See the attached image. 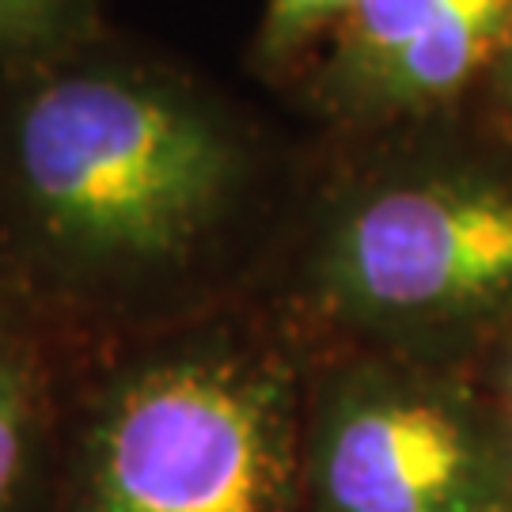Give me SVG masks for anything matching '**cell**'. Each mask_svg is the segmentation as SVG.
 Masks as SVG:
<instances>
[{
    "mask_svg": "<svg viewBox=\"0 0 512 512\" xmlns=\"http://www.w3.org/2000/svg\"><path fill=\"white\" fill-rule=\"evenodd\" d=\"M300 186L160 65L76 46L0 80V274L80 353L251 304Z\"/></svg>",
    "mask_w": 512,
    "mask_h": 512,
    "instance_id": "obj_1",
    "label": "cell"
},
{
    "mask_svg": "<svg viewBox=\"0 0 512 512\" xmlns=\"http://www.w3.org/2000/svg\"><path fill=\"white\" fill-rule=\"evenodd\" d=\"M448 4L452 0H357V8L327 38V54L315 84L319 110L330 114L365 76L376 73L395 50H403Z\"/></svg>",
    "mask_w": 512,
    "mask_h": 512,
    "instance_id": "obj_6",
    "label": "cell"
},
{
    "mask_svg": "<svg viewBox=\"0 0 512 512\" xmlns=\"http://www.w3.org/2000/svg\"><path fill=\"white\" fill-rule=\"evenodd\" d=\"M304 368L255 300L84 353L54 512H296Z\"/></svg>",
    "mask_w": 512,
    "mask_h": 512,
    "instance_id": "obj_3",
    "label": "cell"
},
{
    "mask_svg": "<svg viewBox=\"0 0 512 512\" xmlns=\"http://www.w3.org/2000/svg\"><path fill=\"white\" fill-rule=\"evenodd\" d=\"M475 512H512V497H501V501H494V505H482V509Z\"/></svg>",
    "mask_w": 512,
    "mask_h": 512,
    "instance_id": "obj_10",
    "label": "cell"
},
{
    "mask_svg": "<svg viewBox=\"0 0 512 512\" xmlns=\"http://www.w3.org/2000/svg\"><path fill=\"white\" fill-rule=\"evenodd\" d=\"M255 304L308 349L456 365L512 319V175L365 152L304 175Z\"/></svg>",
    "mask_w": 512,
    "mask_h": 512,
    "instance_id": "obj_2",
    "label": "cell"
},
{
    "mask_svg": "<svg viewBox=\"0 0 512 512\" xmlns=\"http://www.w3.org/2000/svg\"><path fill=\"white\" fill-rule=\"evenodd\" d=\"M357 8V0H266L258 50L266 61H293L300 50L334 35V27Z\"/></svg>",
    "mask_w": 512,
    "mask_h": 512,
    "instance_id": "obj_8",
    "label": "cell"
},
{
    "mask_svg": "<svg viewBox=\"0 0 512 512\" xmlns=\"http://www.w3.org/2000/svg\"><path fill=\"white\" fill-rule=\"evenodd\" d=\"M512 497V448L459 365L308 349L296 512H475Z\"/></svg>",
    "mask_w": 512,
    "mask_h": 512,
    "instance_id": "obj_4",
    "label": "cell"
},
{
    "mask_svg": "<svg viewBox=\"0 0 512 512\" xmlns=\"http://www.w3.org/2000/svg\"><path fill=\"white\" fill-rule=\"evenodd\" d=\"M80 357L0 274V512H54Z\"/></svg>",
    "mask_w": 512,
    "mask_h": 512,
    "instance_id": "obj_5",
    "label": "cell"
},
{
    "mask_svg": "<svg viewBox=\"0 0 512 512\" xmlns=\"http://www.w3.org/2000/svg\"><path fill=\"white\" fill-rule=\"evenodd\" d=\"M482 391H486L494 414L501 418V425H505V437H509V448H512V346L501 353V361H497V368L490 372V380H486Z\"/></svg>",
    "mask_w": 512,
    "mask_h": 512,
    "instance_id": "obj_9",
    "label": "cell"
},
{
    "mask_svg": "<svg viewBox=\"0 0 512 512\" xmlns=\"http://www.w3.org/2000/svg\"><path fill=\"white\" fill-rule=\"evenodd\" d=\"M95 0H0V65L19 69L88 46Z\"/></svg>",
    "mask_w": 512,
    "mask_h": 512,
    "instance_id": "obj_7",
    "label": "cell"
},
{
    "mask_svg": "<svg viewBox=\"0 0 512 512\" xmlns=\"http://www.w3.org/2000/svg\"><path fill=\"white\" fill-rule=\"evenodd\" d=\"M505 92H509V107H512V38H509V61H505Z\"/></svg>",
    "mask_w": 512,
    "mask_h": 512,
    "instance_id": "obj_11",
    "label": "cell"
}]
</instances>
